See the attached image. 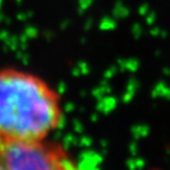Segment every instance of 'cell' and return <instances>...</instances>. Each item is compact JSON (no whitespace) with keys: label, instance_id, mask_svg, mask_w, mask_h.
<instances>
[{"label":"cell","instance_id":"obj_1","mask_svg":"<svg viewBox=\"0 0 170 170\" xmlns=\"http://www.w3.org/2000/svg\"><path fill=\"white\" fill-rule=\"evenodd\" d=\"M62 121L60 95L47 80L25 69L0 67V139L44 140Z\"/></svg>","mask_w":170,"mask_h":170},{"label":"cell","instance_id":"obj_2","mask_svg":"<svg viewBox=\"0 0 170 170\" xmlns=\"http://www.w3.org/2000/svg\"><path fill=\"white\" fill-rule=\"evenodd\" d=\"M0 170H80L59 143L0 139Z\"/></svg>","mask_w":170,"mask_h":170}]
</instances>
